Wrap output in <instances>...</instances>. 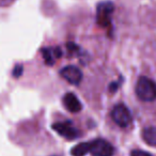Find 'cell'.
I'll return each instance as SVG.
<instances>
[{
	"mask_svg": "<svg viewBox=\"0 0 156 156\" xmlns=\"http://www.w3.org/2000/svg\"><path fill=\"white\" fill-rule=\"evenodd\" d=\"M136 94L143 102H153L156 98V83L141 76L136 83Z\"/></svg>",
	"mask_w": 156,
	"mask_h": 156,
	"instance_id": "cell-1",
	"label": "cell"
},
{
	"mask_svg": "<svg viewBox=\"0 0 156 156\" xmlns=\"http://www.w3.org/2000/svg\"><path fill=\"white\" fill-rule=\"evenodd\" d=\"M111 118L117 125L120 127H127L132 123V115L128 108L123 104H119L115 106L111 111Z\"/></svg>",
	"mask_w": 156,
	"mask_h": 156,
	"instance_id": "cell-2",
	"label": "cell"
},
{
	"mask_svg": "<svg viewBox=\"0 0 156 156\" xmlns=\"http://www.w3.org/2000/svg\"><path fill=\"white\" fill-rule=\"evenodd\" d=\"M113 3L110 1H104L98 5V11H96V20L98 24L102 27H107L110 25L111 16L113 14Z\"/></svg>",
	"mask_w": 156,
	"mask_h": 156,
	"instance_id": "cell-3",
	"label": "cell"
},
{
	"mask_svg": "<svg viewBox=\"0 0 156 156\" xmlns=\"http://www.w3.org/2000/svg\"><path fill=\"white\" fill-rule=\"evenodd\" d=\"M90 153L93 156H112L113 147L104 139H96L90 143Z\"/></svg>",
	"mask_w": 156,
	"mask_h": 156,
	"instance_id": "cell-4",
	"label": "cell"
},
{
	"mask_svg": "<svg viewBox=\"0 0 156 156\" xmlns=\"http://www.w3.org/2000/svg\"><path fill=\"white\" fill-rule=\"evenodd\" d=\"M52 128L60 135L61 137L65 139H75L79 135V130L72 124V122H58L54 124Z\"/></svg>",
	"mask_w": 156,
	"mask_h": 156,
	"instance_id": "cell-5",
	"label": "cell"
},
{
	"mask_svg": "<svg viewBox=\"0 0 156 156\" xmlns=\"http://www.w3.org/2000/svg\"><path fill=\"white\" fill-rule=\"evenodd\" d=\"M60 74L67 83H72V85H79L81 79H83L81 71L74 65H69V66L63 67L61 69Z\"/></svg>",
	"mask_w": 156,
	"mask_h": 156,
	"instance_id": "cell-6",
	"label": "cell"
},
{
	"mask_svg": "<svg viewBox=\"0 0 156 156\" xmlns=\"http://www.w3.org/2000/svg\"><path fill=\"white\" fill-rule=\"evenodd\" d=\"M63 105L64 107L69 111V112H79L83 108V105H81L80 101L78 100V98L74 93H66L63 96Z\"/></svg>",
	"mask_w": 156,
	"mask_h": 156,
	"instance_id": "cell-7",
	"label": "cell"
},
{
	"mask_svg": "<svg viewBox=\"0 0 156 156\" xmlns=\"http://www.w3.org/2000/svg\"><path fill=\"white\" fill-rule=\"evenodd\" d=\"M142 139L147 144L156 147V126H150L142 130Z\"/></svg>",
	"mask_w": 156,
	"mask_h": 156,
	"instance_id": "cell-8",
	"label": "cell"
},
{
	"mask_svg": "<svg viewBox=\"0 0 156 156\" xmlns=\"http://www.w3.org/2000/svg\"><path fill=\"white\" fill-rule=\"evenodd\" d=\"M88 152H90V143L81 142L72 149L71 154L73 156H85Z\"/></svg>",
	"mask_w": 156,
	"mask_h": 156,
	"instance_id": "cell-9",
	"label": "cell"
},
{
	"mask_svg": "<svg viewBox=\"0 0 156 156\" xmlns=\"http://www.w3.org/2000/svg\"><path fill=\"white\" fill-rule=\"evenodd\" d=\"M60 56V52L58 49H49V48H46L43 50V58L45 60V62L48 65H52L55 62V57Z\"/></svg>",
	"mask_w": 156,
	"mask_h": 156,
	"instance_id": "cell-10",
	"label": "cell"
},
{
	"mask_svg": "<svg viewBox=\"0 0 156 156\" xmlns=\"http://www.w3.org/2000/svg\"><path fill=\"white\" fill-rule=\"evenodd\" d=\"M130 156H152L150 153L145 151H141V150H134L130 153Z\"/></svg>",
	"mask_w": 156,
	"mask_h": 156,
	"instance_id": "cell-11",
	"label": "cell"
},
{
	"mask_svg": "<svg viewBox=\"0 0 156 156\" xmlns=\"http://www.w3.org/2000/svg\"><path fill=\"white\" fill-rule=\"evenodd\" d=\"M22 72H23V65H16L13 71V75L15 76V77H20V76L22 75Z\"/></svg>",
	"mask_w": 156,
	"mask_h": 156,
	"instance_id": "cell-12",
	"label": "cell"
}]
</instances>
